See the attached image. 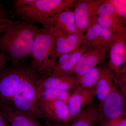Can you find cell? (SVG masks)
Returning a JSON list of instances; mask_svg holds the SVG:
<instances>
[{
  "instance_id": "52a82bcc",
  "label": "cell",
  "mask_w": 126,
  "mask_h": 126,
  "mask_svg": "<svg viewBox=\"0 0 126 126\" xmlns=\"http://www.w3.org/2000/svg\"><path fill=\"white\" fill-rule=\"evenodd\" d=\"M103 1V0H76L73 7L79 33L84 34L89 27L96 24L97 10Z\"/></svg>"
},
{
  "instance_id": "ba28073f",
  "label": "cell",
  "mask_w": 126,
  "mask_h": 126,
  "mask_svg": "<svg viewBox=\"0 0 126 126\" xmlns=\"http://www.w3.org/2000/svg\"><path fill=\"white\" fill-rule=\"evenodd\" d=\"M113 33L112 41L109 49V67L117 74H126V31Z\"/></svg>"
},
{
  "instance_id": "7c38bea8",
  "label": "cell",
  "mask_w": 126,
  "mask_h": 126,
  "mask_svg": "<svg viewBox=\"0 0 126 126\" xmlns=\"http://www.w3.org/2000/svg\"><path fill=\"white\" fill-rule=\"evenodd\" d=\"M99 111L108 121L114 120L125 115L124 102L122 94L116 86L101 104Z\"/></svg>"
},
{
  "instance_id": "83f0119b",
  "label": "cell",
  "mask_w": 126,
  "mask_h": 126,
  "mask_svg": "<svg viewBox=\"0 0 126 126\" xmlns=\"http://www.w3.org/2000/svg\"><path fill=\"white\" fill-rule=\"evenodd\" d=\"M0 126H11L7 120L1 114H0Z\"/></svg>"
},
{
  "instance_id": "9a60e30c",
  "label": "cell",
  "mask_w": 126,
  "mask_h": 126,
  "mask_svg": "<svg viewBox=\"0 0 126 126\" xmlns=\"http://www.w3.org/2000/svg\"><path fill=\"white\" fill-rule=\"evenodd\" d=\"M77 77L75 75L63 76H47L36 81L38 92L46 88L68 91L77 88Z\"/></svg>"
},
{
  "instance_id": "8992f818",
  "label": "cell",
  "mask_w": 126,
  "mask_h": 126,
  "mask_svg": "<svg viewBox=\"0 0 126 126\" xmlns=\"http://www.w3.org/2000/svg\"><path fill=\"white\" fill-rule=\"evenodd\" d=\"M42 118L53 125L67 124L72 119L68 104L59 100L39 99Z\"/></svg>"
},
{
  "instance_id": "d4e9b609",
  "label": "cell",
  "mask_w": 126,
  "mask_h": 126,
  "mask_svg": "<svg viewBox=\"0 0 126 126\" xmlns=\"http://www.w3.org/2000/svg\"><path fill=\"white\" fill-rule=\"evenodd\" d=\"M125 115L117 119L107 121L103 126H126V116Z\"/></svg>"
},
{
  "instance_id": "4fadbf2b",
  "label": "cell",
  "mask_w": 126,
  "mask_h": 126,
  "mask_svg": "<svg viewBox=\"0 0 126 126\" xmlns=\"http://www.w3.org/2000/svg\"><path fill=\"white\" fill-rule=\"evenodd\" d=\"M84 43L88 47H100L109 49L113 33L98 24L91 26L85 32Z\"/></svg>"
},
{
  "instance_id": "9c48e42d",
  "label": "cell",
  "mask_w": 126,
  "mask_h": 126,
  "mask_svg": "<svg viewBox=\"0 0 126 126\" xmlns=\"http://www.w3.org/2000/svg\"><path fill=\"white\" fill-rule=\"evenodd\" d=\"M109 49L100 47H88L78 60L75 67L74 75L81 77L96 67L107 57Z\"/></svg>"
},
{
  "instance_id": "ffe728a7",
  "label": "cell",
  "mask_w": 126,
  "mask_h": 126,
  "mask_svg": "<svg viewBox=\"0 0 126 126\" xmlns=\"http://www.w3.org/2000/svg\"><path fill=\"white\" fill-rule=\"evenodd\" d=\"M101 72V68L94 67L78 78L77 87L91 88L95 87Z\"/></svg>"
},
{
  "instance_id": "6da1fadb",
  "label": "cell",
  "mask_w": 126,
  "mask_h": 126,
  "mask_svg": "<svg viewBox=\"0 0 126 126\" xmlns=\"http://www.w3.org/2000/svg\"><path fill=\"white\" fill-rule=\"evenodd\" d=\"M41 28L25 21H8L0 27V52L11 63L23 61L30 56L32 45Z\"/></svg>"
},
{
  "instance_id": "44dd1931",
  "label": "cell",
  "mask_w": 126,
  "mask_h": 126,
  "mask_svg": "<svg viewBox=\"0 0 126 126\" xmlns=\"http://www.w3.org/2000/svg\"><path fill=\"white\" fill-rule=\"evenodd\" d=\"M39 99L59 100L68 104L71 96L68 91L53 88H46L38 92Z\"/></svg>"
},
{
  "instance_id": "f1b7e54d",
  "label": "cell",
  "mask_w": 126,
  "mask_h": 126,
  "mask_svg": "<svg viewBox=\"0 0 126 126\" xmlns=\"http://www.w3.org/2000/svg\"><path fill=\"white\" fill-rule=\"evenodd\" d=\"M54 126H70L67 124H58V125H53Z\"/></svg>"
},
{
  "instance_id": "7402d4cb",
  "label": "cell",
  "mask_w": 126,
  "mask_h": 126,
  "mask_svg": "<svg viewBox=\"0 0 126 126\" xmlns=\"http://www.w3.org/2000/svg\"><path fill=\"white\" fill-rule=\"evenodd\" d=\"M96 16V17L99 16H104L119 18L115 12V7L111 0H103L97 9Z\"/></svg>"
},
{
  "instance_id": "4316f807",
  "label": "cell",
  "mask_w": 126,
  "mask_h": 126,
  "mask_svg": "<svg viewBox=\"0 0 126 126\" xmlns=\"http://www.w3.org/2000/svg\"><path fill=\"white\" fill-rule=\"evenodd\" d=\"M9 61H11L10 58L5 54L0 52V69L6 67Z\"/></svg>"
},
{
  "instance_id": "d6986e66",
  "label": "cell",
  "mask_w": 126,
  "mask_h": 126,
  "mask_svg": "<svg viewBox=\"0 0 126 126\" xmlns=\"http://www.w3.org/2000/svg\"><path fill=\"white\" fill-rule=\"evenodd\" d=\"M72 126H94L101 118L99 109L89 105L79 113Z\"/></svg>"
},
{
  "instance_id": "cb8c5ba5",
  "label": "cell",
  "mask_w": 126,
  "mask_h": 126,
  "mask_svg": "<svg viewBox=\"0 0 126 126\" xmlns=\"http://www.w3.org/2000/svg\"><path fill=\"white\" fill-rule=\"evenodd\" d=\"M12 14L6 7L0 4V27L6 21L11 20Z\"/></svg>"
},
{
  "instance_id": "5b68a950",
  "label": "cell",
  "mask_w": 126,
  "mask_h": 126,
  "mask_svg": "<svg viewBox=\"0 0 126 126\" xmlns=\"http://www.w3.org/2000/svg\"><path fill=\"white\" fill-rule=\"evenodd\" d=\"M34 69L30 63L24 60L0 69V106H11L21 82Z\"/></svg>"
},
{
  "instance_id": "30bf717a",
  "label": "cell",
  "mask_w": 126,
  "mask_h": 126,
  "mask_svg": "<svg viewBox=\"0 0 126 126\" xmlns=\"http://www.w3.org/2000/svg\"><path fill=\"white\" fill-rule=\"evenodd\" d=\"M53 29L55 39L54 59L56 63L61 55L74 51L84 43L83 34L69 33L61 30Z\"/></svg>"
},
{
  "instance_id": "ac0fdd59",
  "label": "cell",
  "mask_w": 126,
  "mask_h": 126,
  "mask_svg": "<svg viewBox=\"0 0 126 126\" xmlns=\"http://www.w3.org/2000/svg\"><path fill=\"white\" fill-rule=\"evenodd\" d=\"M101 69V75L95 86V96L101 104L111 92L117 80L109 67Z\"/></svg>"
},
{
  "instance_id": "2e32d148",
  "label": "cell",
  "mask_w": 126,
  "mask_h": 126,
  "mask_svg": "<svg viewBox=\"0 0 126 126\" xmlns=\"http://www.w3.org/2000/svg\"><path fill=\"white\" fill-rule=\"evenodd\" d=\"M43 25L50 26L54 29L61 30L69 33H79L76 26L74 12L70 8L47 19Z\"/></svg>"
},
{
  "instance_id": "603a6c76",
  "label": "cell",
  "mask_w": 126,
  "mask_h": 126,
  "mask_svg": "<svg viewBox=\"0 0 126 126\" xmlns=\"http://www.w3.org/2000/svg\"><path fill=\"white\" fill-rule=\"evenodd\" d=\"M114 5L117 15L122 20L126 21V0H111Z\"/></svg>"
},
{
  "instance_id": "3957f363",
  "label": "cell",
  "mask_w": 126,
  "mask_h": 126,
  "mask_svg": "<svg viewBox=\"0 0 126 126\" xmlns=\"http://www.w3.org/2000/svg\"><path fill=\"white\" fill-rule=\"evenodd\" d=\"M42 77L35 69L27 75L21 82L12 100L11 106L38 119H41L36 81Z\"/></svg>"
},
{
  "instance_id": "5bb4252c",
  "label": "cell",
  "mask_w": 126,
  "mask_h": 126,
  "mask_svg": "<svg viewBox=\"0 0 126 126\" xmlns=\"http://www.w3.org/2000/svg\"><path fill=\"white\" fill-rule=\"evenodd\" d=\"M95 96V87H77L75 89L68 103L72 118L77 116L83 108L89 106Z\"/></svg>"
},
{
  "instance_id": "7a4b0ae2",
  "label": "cell",
  "mask_w": 126,
  "mask_h": 126,
  "mask_svg": "<svg viewBox=\"0 0 126 126\" xmlns=\"http://www.w3.org/2000/svg\"><path fill=\"white\" fill-rule=\"evenodd\" d=\"M55 39L53 27L43 26L36 35L31 51L32 66L42 77H47L53 67Z\"/></svg>"
},
{
  "instance_id": "484cf974",
  "label": "cell",
  "mask_w": 126,
  "mask_h": 126,
  "mask_svg": "<svg viewBox=\"0 0 126 126\" xmlns=\"http://www.w3.org/2000/svg\"><path fill=\"white\" fill-rule=\"evenodd\" d=\"M34 0H15L12 3L14 10L22 8L31 4Z\"/></svg>"
},
{
  "instance_id": "e0dca14e",
  "label": "cell",
  "mask_w": 126,
  "mask_h": 126,
  "mask_svg": "<svg viewBox=\"0 0 126 126\" xmlns=\"http://www.w3.org/2000/svg\"><path fill=\"white\" fill-rule=\"evenodd\" d=\"M0 114L11 126H44L39 122L38 119L15 110L11 106H0Z\"/></svg>"
},
{
  "instance_id": "277c9868",
  "label": "cell",
  "mask_w": 126,
  "mask_h": 126,
  "mask_svg": "<svg viewBox=\"0 0 126 126\" xmlns=\"http://www.w3.org/2000/svg\"><path fill=\"white\" fill-rule=\"evenodd\" d=\"M75 0H34L31 4L14 10L20 20L42 25L46 20L67 9L73 7Z\"/></svg>"
},
{
  "instance_id": "8fae6325",
  "label": "cell",
  "mask_w": 126,
  "mask_h": 126,
  "mask_svg": "<svg viewBox=\"0 0 126 126\" xmlns=\"http://www.w3.org/2000/svg\"><path fill=\"white\" fill-rule=\"evenodd\" d=\"M88 47L84 43L74 51L62 55L47 76H63L73 75L78 60Z\"/></svg>"
}]
</instances>
